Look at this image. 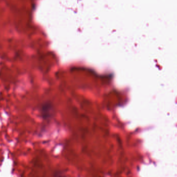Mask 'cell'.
Returning <instances> with one entry per match:
<instances>
[{
    "label": "cell",
    "instance_id": "obj_1",
    "mask_svg": "<svg viewBox=\"0 0 177 177\" xmlns=\"http://www.w3.org/2000/svg\"><path fill=\"white\" fill-rule=\"evenodd\" d=\"M52 106L48 103H46L42 105L41 108V113L44 119H47L50 117L52 113Z\"/></svg>",
    "mask_w": 177,
    "mask_h": 177
},
{
    "label": "cell",
    "instance_id": "obj_2",
    "mask_svg": "<svg viewBox=\"0 0 177 177\" xmlns=\"http://www.w3.org/2000/svg\"><path fill=\"white\" fill-rule=\"evenodd\" d=\"M54 177H66L64 175H63L60 173H56L54 175Z\"/></svg>",
    "mask_w": 177,
    "mask_h": 177
}]
</instances>
